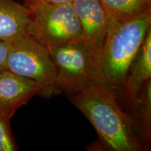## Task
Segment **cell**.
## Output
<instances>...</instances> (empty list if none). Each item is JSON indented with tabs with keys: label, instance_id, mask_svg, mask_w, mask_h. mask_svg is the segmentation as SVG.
I'll use <instances>...</instances> for the list:
<instances>
[{
	"label": "cell",
	"instance_id": "cell-10",
	"mask_svg": "<svg viewBox=\"0 0 151 151\" xmlns=\"http://www.w3.org/2000/svg\"><path fill=\"white\" fill-rule=\"evenodd\" d=\"M109 18L123 22L151 9V0H101Z\"/></svg>",
	"mask_w": 151,
	"mask_h": 151
},
{
	"label": "cell",
	"instance_id": "cell-7",
	"mask_svg": "<svg viewBox=\"0 0 151 151\" xmlns=\"http://www.w3.org/2000/svg\"><path fill=\"white\" fill-rule=\"evenodd\" d=\"M72 4L82 27L83 42L98 56L109 21L102 3L101 0H74Z\"/></svg>",
	"mask_w": 151,
	"mask_h": 151
},
{
	"label": "cell",
	"instance_id": "cell-8",
	"mask_svg": "<svg viewBox=\"0 0 151 151\" xmlns=\"http://www.w3.org/2000/svg\"><path fill=\"white\" fill-rule=\"evenodd\" d=\"M31 11L14 0H0V41H13L27 35Z\"/></svg>",
	"mask_w": 151,
	"mask_h": 151
},
{
	"label": "cell",
	"instance_id": "cell-4",
	"mask_svg": "<svg viewBox=\"0 0 151 151\" xmlns=\"http://www.w3.org/2000/svg\"><path fill=\"white\" fill-rule=\"evenodd\" d=\"M7 70L36 81L42 86L43 96L60 93L57 71L48 49L29 35L13 41L7 58Z\"/></svg>",
	"mask_w": 151,
	"mask_h": 151
},
{
	"label": "cell",
	"instance_id": "cell-12",
	"mask_svg": "<svg viewBox=\"0 0 151 151\" xmlns=\"http://www.w3.org/2000/svg\"><path fill=\"white\" fill-rule=\"evenodd\" d=\"M11 119L0 113V151L18 150L10 127Z\"/></svg>",
	"mask_w": 151,
	"mask_h": 151
},
{
	"label": "cell",
	"instance_id": "cell-6",
	"mask_svg": "<svg viewBox=\"0 0 151 151\" xmlns=\"http://www.w3.org/2000/svg\"><path fill=\"white\" fill-rule=\"evenodd\" d=\"M38 94L43 96V90L37 82L8 70L0 71V113L8 118Z\"/></svg>",
	"mask_w": 151,
	"mask_h": 151
},
{
	"label": "cell",
	"instance_id": "cell-2",
	"mask_svg": "<svg viewBox=\"0 0 151 151\" xmlns=\"http://www.w3.org/2000/svg\"><path fill=\"white\" fill-rule=\"evenodd\" d=\"M150 29L151 9L127 22L109 19L93 81L114 90L120 88Z\"/></svg>",
	"mask_w": 151,
	"mask_h": 151
},
{
	"label": "cell",
	"instance_id": "cell-15",
	"mask_svg": "<svg viewBox=\"0 0 151 151\" xmlns=\"http://www.w3.org/2000/svg\"><path fill=\"white\" fill-rule=\"evenodd\" d=\"M22 1L24 2V5L27 6V5L32 4L39 2V1H40V0H22Z\"/></svg>",
	"mask_w": 151,
	"mask_h": 151
},
{
	"label": "cell",
	"instance_id": "cell-3",
	"mask_svg": "<svg viewBox=\"0 0 151 151\" xmlns=\"http://www.w3.org/2000/svg\"><path fill=\"white\" fill-rule=\"evenodd\" d=\"M26 6L31 11L27 35L48 50L68 43L83 41L82 27L72 4L39 1Z\"/></svg>",
	"mask_w": 151,
	"mask_h": 151
},
{
	"label": "cell",
	"instance_id": "cell-14",
	"mask_svg": "<svg viewBox=\"0 0 151 151\" xmlns=\"http://www.w3.org/2000/svg\"><path fill=\"white\" fill-rule=\"evenodd\" d=\"M74 0H40L44 3L52 4H72Z\"/></svg>",
	"mask_w": 151,
	"mask_h": 151
},
{
	"label": "cell",
	"instance_id": "cell-5",
	"mask_svg": "<svg viewBox=\"0 0 151 151\" xmlns=\"http://www.w3.org/2000/svg\"><path fill=\"white\" fill-rule=\"evenodd\" d=\"M48 52L61 92L74 95L94 80L98 56L83 41L66 43Z\"/></svg>",
	"mask_w": 151,
	"mask_h": 151
},
{
	"label": "cell",
	"instance_id": "cell-1",
	"mask_svg": "<svg viewBox=\"0 0 151 151\" xmlns=\"http://www.w3.org/2000/svg\"><path fill=\"white\" fill-rule=\"evenodd\" d=\"M69 100L91 122L100 139L115 151L142 150L129 116L118 104L115 90L94 81Z\"/></svg>",
	"mask_w": 151,
	"mask_h": 151
},
{
	"label": "cell",
	"instance_id": "cell-9",
	"mask_svg": "<svg viewBox=\"0 0 151 151\" xmlns=\"http://www.w3.org/2000/svg\"><path fill=\"white\" fill-rule=\"evenodd\" d=\"M151 78V29L148 30L142 46L123 83L120 86L130 102L137 104L139 92Z\"/></svg>",
	"mask_w": 151,
	"mask_h": 151
},
{
	"label": "cell",
	"instance_id": "cell-11",
	"mask_svg": "<svg viewBox=\"0 0 151 151\" xmlns=\"http://www.w3.org/2000/svg\"><path fill=\"white\" fill-rule=\"evenodd\" d=\"M137 106L142 133L147 140L150 138L151 122V82L149 79L143 84L139 92Z\"/></svg>",
	"mask_w": 151,
	"mask_h": 151
},
{
	"label": "cell",
	"instance_id": "cell-13",
	"mask_svg": "<svg viewBox=\"0 0 151 151\" xmlns=\"http://www.w3.org/2000/svg\"><path fill=\"white\" fill-rule=\"evenodd\" d=\"M11 43L0 41V71L7 70V58Z\"/></svg>",
	"mask_w": 151,
	"mask_h": 151
}]
</instances>
